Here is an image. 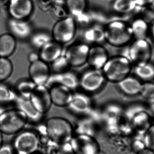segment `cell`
Wrapping results in <instances>:
<instances>
[{"instance_id":"5","label":"cell","mask_w":154,"mask_h":154,"mask_svg":"<svg viewBox=\"0 0 154 154\" xmlns=\"http://www.w3.org/2000/svg\"><path fill=\"white\" fill-rule=\"evenodd\" d=\"M28 122L25 114L20 109L5 110L0 117V130L5 134H17L23 130Z\"/></svg>"},{"instance_id":"21","label":"cell","mask_w":154,"mask_h":154,"mask_svg":"<svg viewBox=\"0 0 154 154\" xmlns=\"http://www.w3.org/2000/svg\"><path fill=\"white\" fill-rule=\"evenodd\" d=\"M63 45L52 40L40 49V59L46 63H51L62 55Z\"/></svg>"},{"instance_id":"8","label":"cell","mask_w":154,"mask_h":154,"mask_svg":"<svg viewBox=\"0 0 154 154\" xmlns=\"http://www.w3.org/2000/svg\"><path fill=\"white\" fill-rule=\"evenodd\" d=\"M106 81L101 70L91 68L79 77V87L87 94L95 93L101 89Z\"/></svg>"},{"instance_id":"13","label":"cell","mask_w":154,"mask_h":154,"mask_svg":"<svg viewBox=\"0 0 154 154\" xmlns=\"http://www.w3.org/2000/svg\"><path fill=\"white\" fill-rule=\"evenodd\" d=\"M66 107L75 115H88L92 108V101L89 94L83 91L73 92Z\"/></svg>"},{"instance_id":"42","label":"cell","mask_w":154,"mask_h":154,"mask_svg":"<svg viewBox=\"0 0 154 154\" xmlns=\"http://www.w3.org/2000/svg\"><path fill=\"white\" fill-rule=\"evenodd\" d=\"M137 154H154V151L148 148H145L144 150L138 152Z\"/></svg>"},{"instance_id":"26","label":"cell","mask_w":154,"mask_h":154,"mask_svg":"<svg viewBox=\"0 0 154 154\" xmlns=\"http://www.w3.org/2000/svg\"><path fill=\"white\" fill-rule=\"evenodd\" d=\"M133 71L135 77L141 81L146 82L152 81L154 79V65L151 62L134 67Z\"/></svg>"},{"instance_id":"47","label":"cell","mask_w":154,"mask_h":154,"mask_svg":"<svg viewBox=\"0 0 154 154\" xmlns=\"http://www.w3.org/2000/svg\"><path fill=\"white\" fill-rule=\"evenodd\" d=\"M32 154H43V153H42L39 152H36L34 153H33Z\"/></svg>"},{"instance_id":"15","label":"cell","mask_w":154,"mask_h":154,"mask_svg":"<svg viewBox=\"0 0 154 154\" xmlns=\"http://www.w3.org/2000/svg\"><path fill=\"white\" fill-rule=\"evenodd\" d=\"M107 49L102 44L90 46L88 54L87 62L91 68L101 70L109 59Z\"/></svg>"},{"instance_id":"7","label":"cell","mask_w":154,"mask_h":154,"mask_svg":"<svg viewBox=\"0 0 154 154\" xmlns=\"http://www.w3.org/2000/svg\"><path fill=\"white\" fill-rule=\"evenodd\" d=\"M77 29L76 22L72 16L59 20L52 28V39L62 45L69 43L75 37Z\"/></svg>"},{"instance_id":"17","label":"cell","mask_w":154,"mask_h":154,"mask_svg":"<svg viewBox=\"0 0 154 154\" xmlns=\"http://www.w3.org/2000/svg\"><path fill=\"white\" fill-rule=\"evenodd\" d=\"M48 83H51L52 86L62 85L74 92L79 87V77L75 72L68 70L51 75Z\"/></svg>"},{"instance_id":"29","label":"cell","mask_w":154,"mask_h":154,"mask_svg":"<svg viewBox=\"0 0 154 154\" xmlns=\"http://www.w3.org/2000/svg\"><path fill=\"white\" fill-rule=\"evenodd\" d=\"M52 40L51 34L44 31L36 32L32 33L30 37L31 44L33 47L39 49Z\"/></svg>"},{"instance_id":"9","label":"cell","mask_w":154,"mask_h":154,"mask_svg":"<svg viewBox=\"0 0 154 154\" xmlns=\"http://www.w3.org/2000/svg\"><path fill=\"white\" fill-rule=\"evenodd\" d=\"M90 46L84 42H77L69 46L64 56L70 67L79 68L87 62Z\"/></svg>"},{"instance_id":"36","label":"cell","mask_w":154,"mask_h":154,"mask_svg":"<svg viewBox=\"0 0 154 154\" xmlns=\"http://www.w3.org/2000/svg\"><path fill=\"white\" fill-rule=\"evenodd\" d=\"M142 97L151 100L154 98V82L146 81L142 83L140 94Z\"/></svg>"},{"instance_id":"12","label":"cell","mask_w":154,"mask_h":154,"mask_svg":"<svg viewBox=\"0 0 154 154\" xmlns=\"http://www.w3.org/2000/svg\"><path fill=\"white\" fill-rule=\"evenodd\" d=\"M34 6L32 0H10L7 10L10 18L26 20L32 14Z\"/></svg>"},{"instance_id":"43","label":"cell","mask_w":154,"mask_h":154,"mask_svg":"<svg viewBox=\"0 0 154 154\" xmlns=\"http://www.w3.org/2000/svg\"><path fill=\"white\" fill-rule=\"evenodd\" d=\"M154 40V23L150 25V33Z\"/></svg>"},{"instance_id":"35","label":"cell","mask_w":154,"mask_h":154,"mask_svg":"<svg viewBox=\"0 0 154 154\" xmlns=\"http://www.w3.org/2000/svg\"><path fill=\"white\" fill-rule=\"evenodd\" d=\"M137 13L139 16L146 21L150 25L154 23V5H147L139 8Z\"/></svg>"},{"instance_id":"10","label":"cell","mask_w":154,"mask_h":154,"mask_svg":"<svg viewBox=\"0 0 154 154\" xmlns=\"http://www.w3.org/2000/svg\"><path fill=\"white\" fill-rule=\"evenodd\" d=\"M75 154H97L100 151L98 144L94 137L84 134H76L70 142Z\"/></svg>"},{"instance_id":"31","label":"cell","mask_w":154,"mask_h":154,"mask_svg":"<svg viewBox=\"0 0 154 154\" xmlns=\"http://www.w3.org/2000/svg\"><path fill=\"white\" fill-rule=\"evenodd\" d=\"M13 71V66L8 58L0 57V83L8 79Z\"/></svg>"},{"instance_id":"1","label":"cell","mask_w":154,"mask_h":154,"mask_svg":"<svg viewBox=\"0 0 154 154\" xmlns=\"http://www.w3.org/2000/svg\"><path fill=\"white\" fill-rule=\"evenodd\" d=\"M105 42L116 48L126 47L133 40L134 36L129 23L124 19H115L104 26Z\"/></svg>"},{"instance_id":"48","label":"cell","mask_w":154,"mask_h":154,"mask_svg":"<svg viewBox=\"0 0 154 154\" xmlns=\"http://www.w3.org/2000/svg\"><path fill=\"white\" fill-rule=\"evenodd\" d=\"M153 5H154V2L153 4Z\"/></svg>"},{"instance_id":"11","label":"cell","mask_w":154,"mask_h":154,"mask_svg":"<svg viewBox=\"0 0 154 154\" xmlns=\"http://www.w3.org/2000/svg\"><path fill=\"white\" fill-rule=\"evenodd\" d=\"M29 100L36 110L44 115L52 105L49 88L46 85L36 86Z\"/></svg>"},{"instance_id":"38","label":"cell","mask_w":154,"mask_h":154,"mask_svg":"<svg viewBox=\"0 0 154 154\" xmlns=\"http://www.w3.org/2000/svg\"><path fill=\"white\" fill-rule=\"evenodd\" d=\"M55 2V0H38L40 8L44 11L50 10Z\"/></svg>"},{"instance_id":"19","label":"cell","mask_w":154,"mask_h":154,"mask_svg":"<svg viewBox=\"0 0 154 154\" xmlns=\"http://www.w3.org/2000/svg\"><path fill=\"white\" fill-rule=\"evenodd\" d=\"M82 37L88 44H101L105 42L104 26L99 24H91L84 29Z\"/></svg>"},{"instance_id":"37","label":"cell","mask_w":154,"mask_h":154,"mask_svg":"<svg viewBox=\"0 0 154 154\" xmlns=\"http://www.w3.org/2000/svg\"><path fill=\"white\" fill-rule=\"evenodd\" d=\"M144 137L146 148L154 151V125L149 127Z\"/></svg>"},{"instance_id":"41","label":"cell","mask_w":154,"mask_h":154,"mask_svg":"<svg viewBox=\"0 0 154 154\" xmlns=\"http://www.w3.org/2000/svg\"><path fill=\"white\" fill-rule=\"evenodd\" d=\"M28 58L29 61L30 62V63L35 62L38 60L40 59L39 53L34 52H31L30 53H29Z\"/></svg>"},{"instance_id":"39","label":"cell","mask_w":154,"mask_h":154,"mask_svg":"<svg viewBox=\"0 0 154 154\" xmlns=\"http://www.w3.org/2000/svg\"><path fill=\"white\" fill-rule=\"evenodd\" d=\"M14 151L12 146L3 144L0 147V154H14Z\"/></svg>"},{"instance_id":"27","label":"cell","mask_w":154,"mask_h":154,"mask_svg":"<svg viewBox=\"0 0 154 154\" xmlns=\"http://www.w3.org/2000/svg\"><path fill=\"white\" fill-rule=\"evenodd\" d=\"M69 15L75 18L87 11V0H65Z\"/></svg>"},{"instance_id":"22","label":"cell","mask_w":154,"mask_h":154,"mask_svg":"<svg viewBox=\"0 0 154 154\" xmlns=\"http://www.w3.org/2000/svg\"><path fill=\"white\" fill-rule=\"evenodd\" d=\"M111 7L114 14L120 17L130 16L138 10L135 0H113Z\"/></svg>"},{"instance_id":"34","label":"cell","mask_w":154,"mask_h":154,"mask_svg":"<svg viewBox=\"0 0 154 154\" xmlns=\"http://www.w3.org/2000/svg\"><path fill=\"white\" fill-rule=\"evenodd\" d=\"M78 125V133L77 134H84L93 137L95 123L88 118L80 121Z\"/></svg>"},{"instance_id":"28","label":"cell","mask_w":154,"mask_h":154,"mask_svg":"<svg viewBox=\"0 0 154 154\" xmlns=\"http://www.w3.org/2000/svg\"><path fill=\"white\" fill-rule=\"evenodd\" d=\"M35 83L29 79L21 80L18 81L15 88V92L18 96L29 99L36 87Z\"/></svg>"},{"instance_id":"20","label":"cell","mask_w":154,"mask_h":154,"mask_svg":"<svg viewBox=\"0 0 154 154\" xmlns=\"http://www.w3.org/2000/svg\"><path fill=\"white\" fill-rule=\"evenodd\" d=\"M16 108L22 111L27 118L28 121L33 123L40 122L43 119L44 115L38 112L33 107L29 99L18 96L15 101Z\"/></svg>"},{"instance_id":"3","label":"cell","mask_w":154,"mask_h":154,"mask_svg":"<svg viewBox=\"0 0 154 154\" xmlns=\"http://www.w3.org/2000/svg\"><path fill=\"white\" fill-rule=\"evenodd\" d=\"M134 66L123 55L109 58L102 70L106 81L118 83L131 75Z\"/></svg>"},{"instance_id":"46","label":"cell","mask_w":154,"mask_h":154,"mask_svg":"<svg viewBox=\"0 0 154 154\" xmlns=\"http://www.w3.org/2000/svg\"><path fill=\"white\" fill-rule=\"evenodd\" d=\"M97 154H106L105 153V152H100V151H99V152H98L97 153Z\"/></svg>"},{"instance_id":"33","label":"cell","mask_w":154,"mask_h":154,"mask_svg":"<svg viewBox=\"0 0 154 154\" xmlns=\"http://www.w3.org/2000/svg\"><path fill=\"white\" fill-rule=\"evenodd\" d=\"M54 73H59L69 70L70 66L64 55H61L51 63Z\"/></svg>"},{"instance_id":"25","label":"cell","mask_w":154,"mask_h":154,"mask_svg":"<svg viewBox=\"0 0 154 154\" xmlns=\"http://www.w3.org/2000/svg\"><path fill=\"white\" fill-rule=\"evenodd\" d=\"M130 24L134 39H146L150 33V25L140 16Z\"/></svg>"},{"instance_id":"24","label":"cell","mask_w":154,"mask_h":154,"mask_svg":"<svg viewBox=\"0 0 154 154\" xmlns=\"http://www.w3.org/2000/svg\"><path fill=\"white\" fill-rule=\"evenodd\" d=\"M16 39L9 33L0 35V57L8 58L16 49Z\"/></svg>"},{"instance_id":"2","label":"cell","mask_w":154,"mask_h":154,"mask_svg":"<svg viewBox=\"0 0 154 154\" xmlns=\"http://www.w3.org/2000/svg\"><path fill=\"white\" fill-rule=\"evenodd\" d=\"M48 138L58 145L69 143L74 136L75 129L71 123L60 117L51 118L45 124Z\"/></svg>"},{"instance_id":"16","label":"cell","mask_w":154,"mask_h":154,"mask_svg":"<svg viewBox=\"0 0 154 154\" xmlns=\"http://www.w3.org/2000/svg\"><path fill=\"white\" fill-rule=\"evenodd\" d=\"M10 33L16 39L25 40L32 34V27L27 20H20L10 18L7 21Z\"/></svg>"},{"instance_id":"45","label":"cell","mask_w":154,"mask_h":154,"mask_svg":"<svg viewBox=\"0 0 154 154\" xmlns=\"http://www.w3.org/2000/svg\"><path fill=\"white\" fill-rule=\"evenodd\" d=\"M5 110H6V109H5V108L2 106L0 105V117H1L2 114L4 113V112Z\"/></svg>"},{"instance_id":"30","label":"cell","mask_w":154,"mask_h":154,"mask_svg":"<svg viewBox=\"0 0 154 154\" xmlns=\"http://www.w3.org/2000/svg\"><path fill=\"white\" fill-rule=\"evenodd\" d=\"M18 97L16 92L5 84L0 83V104L15 102Z\"/></svg>"},{"instance_id":"6","label":"cell","mask_w":154,"mask_h":154,"mask_svg":"<svg viewBox=\"0 0 154 154\" xmlns=\"http://www.w3.org/2000/svg\"><path fill=\"white\" fill-rule=\"evenodd\" d=\"M40 138L38 133L31 130H23L17 134L12 147L17 154H32L38 152Z\"/></svg>"},{"instance_id":"4","label":"cell","mask_w":154,"mask_h":154,"mask_svg":"<svg viewBox=\"0 0 154 154\" xmlns=\"http://www.w3.org/2000/svg\"><path fill=\"white\" fill-rule=\"evenodd\" d=\"M127 47V49L122 55L129 60L134 67L151 62L153 48L147 39H134Z\"/></svg>"},{"instance_id":"14","label":"cell","mask_w":154,"mask_h":154,"mask_svg":"<svg viewBox=\"0 0 154 154\" xmlns=\"http://www.w3.org/2000/svg\"><path fill=\"white\" fill-rule=\"evenodd\" d=\"M29 74L36 86H46L51 75L48 64L41 59L30 63Z\"/></svg>"},{"instance_id":"23","label":"cell","mask_w":154,"mask_h":154,"mask_svg":"<svg viewBox=\"0 0 154 154\" xmlns=\"http://www.w3.org/2000/svg\"><path fill=\"white\" fill-rule=\"evenodd\" d=\"M119 91L128 96H134L140 94L142 82L134 76H128L117 83Z\"/></svg>"},{"instance_id":"40","label":"cell","mask_w":154,"mask_h":154,"mask_svg":"<svg viewBox=\"0 0 154 154\" xmlns=\"http://www.w3.org/2000/svg\"><path fill=\"white\" fill-rule=\"evenodd\" d=\"M138 9L142 7L153 4L154 0H135Z\"/></svg>"},{"instance_id":"18","label":"cell","mask_w":154,"mask_h":154,"mask_svg":"<svg viewBox=\"0 0 154 154\" xmlns=\"http://www.w3.org/2000/svg\"><path fill=\"white\" fill-rule=\"evenodd\" d=\"M52 104L59 107L67 106L73 91L64 86L54 85L49 89Z\"/></svg>"},{"instance_id":"32","label":"cell","mask_w":154,"mask_h":154,"mask_svg":"<svg viewBox=\"0 0 154 154\" xmlns=\"http://www.w3.org/2000/svg\"><path fill=\"white\" fill-rule=\"evenodd\" d=\"M50 10L53 16L58 20L64 19L70 15L65 2H62L55 0Z\"/></svg>"},{"instance_id":"44","label":"cell","mask_w":154,"mask_h":154,"mask_svg":"<svg viewBox=\"0 0 154 154\" xmlns=\"http://www.w3.org/2000/svg\"><path fill=\"white\" fill-rule=\"evenodd\" d=\"M3 145V134L0 130V147Z\"/></svg>"}]
</instances>
